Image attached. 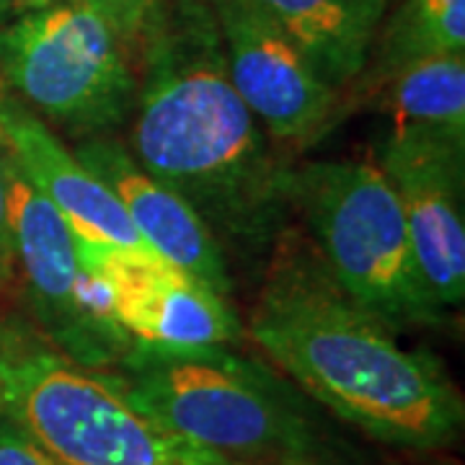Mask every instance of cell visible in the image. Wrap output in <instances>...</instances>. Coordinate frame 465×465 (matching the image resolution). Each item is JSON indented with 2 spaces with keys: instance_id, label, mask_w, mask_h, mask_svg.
I'll use <instances>...</instances> for the list:
<instances>
[{
  "instance_id": "2e32d148",
  "label": "cell",
  "mask_w": 465,
  "mask_h": 465,
  "mask_svg": "<svg viewBox=\"0 0 465 465\" xmlns=\"http://www.w3.org/2000/svg\"><path fill=\"white\" fill-rule=\"evenodd\" d=\"M85 5L114 32L133 57L134 45L148 24L150 14L155 11L158 0H84Z\"/></svg>"
},
{
  "instance_id": "d6986e66",
  "label": "cell",
  "mask_w": 465,
  "mask_h": 465,
  "mask_svg": "<svg viewBox=\"0 0 465 465\" xmlns=\"http://www.w3.org/2000/svg\"><path fill=\"white\" fill-rule=\"evenodd\" d=\"M50 3H60V0H14V5L21 11H29V8H42V5H50Z\"/></svg>"
},
{
  "instance_id": "3957f363",
  "label": "cell",
  "mask_w": 465,
  "mask_h": 465,
  "mask_svg": "<svg viewBox=\"0 0 465 465\" xmlns=\"http://www.w3.org/2000/svg\"><path fill=\"white\" fill-rule=\"evenodd\" d=\"M148 416L231 465H349L298 385L231 347L134 341L106 370Z\"/></svg>"
},
{
  "instance_id": "44dd1931",
  "label": "cell",
  "mask_w": 465,
  "mask_h": 465,
  "mask_svg": "<svg viewBox=\"0 0 465 465\" xmlns=\"http://www.w3.org/2000/svg\"><path fill=\"white\" fill-rule=\"evenodd\" d=\"M0 414H3V406H0Z\"/></svg>"
},
{
  "instance_id": "30bf717a",
  "label": "cell",
  "mask_w": 465,
  "mask_h": 465,
  "mask_svg": "<svg viewBox=\"0 0 465 465\" xmlns=\"http://www.w3.org/2000/svg\"><path fill=\"white\" fill-rule=\"evenodd\" d=\"M396 189L411 249L434 302L450 311L465 298V140L391 130L378 150Z\"/></svg>"
},
{
  "instance_id": "ba28073f",
  "label": "cell",
  "mask_w": 465,
  "mask_h": 465,
  "mask_svg": "<svg viewBox=\"0 0 465 465\" xmlns=\"http://www.w3.org/2000/svg\"><path fill=\"white\" fill-rule=\"evenodd\" d=\"M232 88L269 140L311 148L344 112V94L253 0H210Z\"/></svg>"
},
{
  "instance_id": "4fadbf2b",
  "label": "cell",
  "mask_w": 465,
  "mask_h": 465,
  "mask_svg": "<svg viewBox=\"0 0 465 465\" xmlns=\"http://www.w3.org/2000/svg\"><path fill=\"white\" fill-rule=\"evenodd\" d=\"M326 84L347 94L362 75L391 0H253Z\"/></svg>"
},
{
  "instance_id": "7402d4cb",
  "label": "cell",
  "mask_w": 465,
  "mask_h": 465,
  "mask_svg": "<svg viewBox=\"0 0 465 465\" xmlns=\"http://www.w3.org/2000/svg\"><path fill=\"white\" fill-rule=\"evenodd\" d=\"M391 3H393V0H391Z\"/></svg>"
},
{
  "instance_id": "9a60e30c",
  "label": "cell",
  "mask_w": 465,
  "mask_h": 465,
  "mask_svg": "<svg viewBox=\"0 0 465 465\" xmlns=\"http://www.w3.org/2000/svg\"><path fill=\"white\" fill-rule=\"evenodd\" d=\"M465 54V0H399V8L378 26L360 78L362 91L414 60Z\"/></svg>"
},
{
  "instance_id": "9c48e42d",
  "label": "cell",
  "mask_w": 465,
  "mask_h": 465,
  "mask_svg": "<svg viewBox=\"0 0 465 465\" xmlns=\"http://www.w3.org/2000/svg\"><path fill=\"white\" fill-rule=\"evenodd\" d=\"M81 262L101 284L109 313L133 341L161 347H232L243 326L231 300L155 251L75 235Z\"/></svg>"
},
{
  "instance_id": "6da1fadb",
  "label": "cell",
  "mask_w": 465,
  "mask_h": 465,
  "mask_svg": "<svg viewBox=\"0 0 465 465\" xmlns=\"http://www.w3.org/2000/svg\"><path fill=\"white\" fill-rule=\"evenodd\" d=\"M133 54L134 161L194 207L225 256H269L290 217L287 163L232 88L210 0H158Z\"/></svg>"
},
{
  "instance_id": "52a82bcc",
  "label": "cell",
  "mask_w": 465,
  "mask_h": 465,
  "mask_svg": "<svg viewBox=\"0 0 465 465\" xmlns=\"http://www.w3.org/2000/svg\"><path fill=\"white\" fill-rule=\"evenodd\" d=\"M5 192L14 259L24 274L36 326L52 347L73 362L112 370L134 341L119 329L101 284L81 262L75 232L26 182L8 150Z\"/></svg>"
},
{
  "instance_id": "7a4b0ae2",
  "label": "cell",
  "mask_w": 465,
  "mask_h": 465,
  "mask_svg": "<svg viewBox=\"0 0 465 465\" xmlns=\"http://www.w3.org/2000/svg\"><path fill=\"white\" fill-rule=\"evenodd\" d=\"M256 347L300 391L367 437L406 450L458 440L465 406L442 362L349 298L313 246L284 228L249 316Z\"/></svg>"
},
{
  "instance_id": "ac0fdd59",
  "label": "cell",
  "mask_w": 465,
  "mask_h": 465,
  "mask_svg": "<svg viewBox=\"0 0 465 465\" xmlns=\"http://www.w3.org/2000/svg\"><path fill=\"white\" fill-rule=\"evenodd\" d=\"M14 238H11V217H8V192H5V148L0 143V287L14 277Z\"/></svg>"
},
{
  "instance_id": "277c9868",
  "label": "cell",
  "mask_w": 465,
  "mask_h": 465,
  "mask_svg": "<svg viewBox=\"0 0 465 465\" xmlns=\"http://www.w3.org/2000/svg\"><path fill=\"white\" fill-rule=\"evenodd\" d=\"M0 406L57 465H231L158 424L106 370L0 326Z\"/></svg>"
},
{
  "instance_id": "8fae6325",
  "label": "cell",
  "mask_w": 465,
  "mask_h": 465,
  "mask_svg": "<svg viewBox=\"0 0 465 465\" xmlns=\"http://www.w3.org/2000/svg\"><path fill=\"white\" fill-rule=\"evenodd\" d=\"M73 150L114 192L134 232L150 249L231 300L228 256L189 202L153 179L114 134L78 140Z\"/></svg>"
},
{
  "instance_id": "5bb4252c",
  "label": "cell",
  "mask_w": 465,
  "mask_h": 465,
  "mask_svg": "<svg viewBox=\"0 0 465 465\" xmlns=\"http://www.w3.org/2000/svg\"><path fill=\"white\" fill-rule=\"evenodd\" d=\"M391 116V130L465 140V54L414 60L365 88Z\"/></svg>"
},
{
  "instance_id": "e0dca14e",
  "label": "cell",
  "mask_w": 465,
  "mask_h": 465,
  "mask_svg": "<svg viewBox=\"0 0 465 465\" xmlns=\"http://www.w3.org/2000/svg\"><path fill=\"white\" fill-rule=\"evenodd\" d=\"M0 465H57L29 434L0 414Z\"/></svg>"
},
{
  "instance_id": "8992f818",
  "label": "cell",
  "mask_w": 465,
  "mask_h": 465,
  "mask_svg": "<svg viewBox=\"0 0 465 465\" xmlns=\"http://www.w3.org/2000/svg\"><path fill=\"white\" fill-rule=\"evenodd\" d=\"M0 78L47 127L75 140L114 134L137 94L130 52L84 0L29 8L5 26Z\"/></svg>"
},
{
  "instance_id": "5b68a950",
  "label": "cell",
  "mask_w": 465,
  "mask_h": 465,
  "mask_svg": "<svg viewBox=\"0 0 465 465\" xmlns=\"http://www.w3.org/2000/svg\"><path fill=\"white\" fill-rule=\"evenodd\" d=\"M290 215L313 241L336 284L399 329H434L445 313L430 295L411 249L399 194L375 163L308 161L287 166Z\"/></svg>"
},
{
  "instance_id": "7c38bea8",
  "label": "cell",
  "mask_w": 465,
  "mask_h": 465,
  "mask_svg": "<svg viewBox=\"0 0 465 465\" xmlns=\"http://www.w3.org/2000/svg\"><path fill=\"white\" fill-rule=\"evenodd\" d=\"M0 143L26 182L50 202L78 238L119 249L153 251L134 232L114 192L8 91H0Z\"/></svg>"
},
{
  "instance_id": "ffe728a7",
  "label": "cell",
  "mask_w": 465,
  "mask_h": 465,
  "mask_svg": "<svg viewBox=\"0 0 465 465\" xmlns=\"http://www.w3.org/2000/svg\"><path fill=\"white\" fill-rule=\"evenodd\" d=\"M8 8H14V0H0V16H3Z\"/></svg>"
}]
</instances>
